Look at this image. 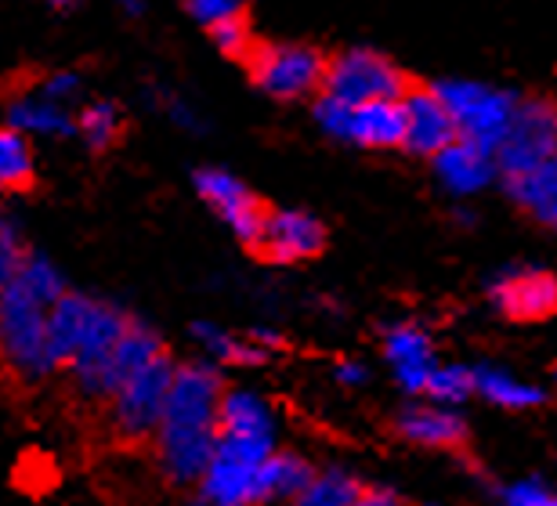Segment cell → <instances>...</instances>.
I'll list each match as a JSON object with an SVG mask.
<instances>
[{
	"label": "cell",
	"instance_id": "52a82bcc",
	"mask_svg": "<svg viewBox=\"0 0 557 506\" xmlns=\"http://www.w3.org/2000/svg\"><path fill=\"white\" fill-rule=\"evenodd\" d=\"M247 62L253 84L278 101H297L326 87L330 62L308 44H258Z\"/></svg>",
	"mask_w": 557,
	"mask_h": 506
},
{
	"label": "cell",
	"instance_id": "e575fe53",
	"mask_svg": "<svg viewBox=\"0 0 557 506\" xmlns=\"http://www.w3.org/2000/svg\"><path fill=\"white\" fill-rule=\"evenodd\" d=\"M116 4L124 8L127 15H141V11H145V0H116Z\"/></svg>",
	"mask_w": 557,
	"mask_h": 506
},
{
	"label": "cell",
	"instance_id": "7c38bea8",
	"mask_svg": "<svg viewBox=\"0 0 557 506\" xmlns=\"http://www.w3.org/2000/svg\"><path fill=\"white\" fill-rule=\"evenodd\" d=\"M403 116H406V141L403 149L417 152V156H438L449 149L453 141H460V131H456L453 112L445 109V101L438 91H406L403 98Z\"/></svg>",
	"mask_w": 557,
	"mask_h": 506
},
{
	"label": "cell",
	"instance_id": "2e32d148",
	"mask_svg": "<svg viewBox=\"0 0 557 506\" xmlns=\"http://www.w3.org/2000/svg\"><path fill=\"white\" fill-rule=\"evenodd\" d=\"M496 152L485 149V145H474V141H453L449 149L434 156V174L438 182L449 188L453 196H474L482 193L485 185H493L496 177Z\"/></svg>",
	"mask_w": 557,
	"mask_h": 506
},
{
	"label": "cell",
	"instance_id": "3957f363",
	"mask_svg": "<svg viewBox=\"0 0 557 506\" xmlns=\"http://www.w3.org/2000/svg\"><path fill=\"white\" fill-rule=\"evenodd\" d=\"M275 445L243 442V437H218L214 464L207 467L203 481L188 506H264L261 470L272 459Z\"/></svg>",
	"mask_w": 557,
	"mask_h": 506
},
{
	"label": "cell",
	"instance_id": "30bf717a",
	"mask_svg": "<svg viewBox=\"0 0 557 506\" xmlns=\"http://www.w3.org/2000/svg\"><path fill=\"white\" fill-rule=\"evenodd\" d=\"M193 185H196L199 199H203L207 207L228 224L236 239H243L247 246H258L269 210L261 207V199L253 196L236 174L221 171V166H199Z\"/></svg>",
	"mask_w": 557,
	"mask_h": 506
},
{
	"label": "cell",
	"instance_id": "7402d4cb",
	"mask_svg": "<svg viewBox=\"0 0 557 506\" xmlns=\"http://www.w3.org/2000/svg\"><path fill=\"white\" fill-rule=\"evenodd\" d=\"M507 193L529 218H536L540 224L557 232V160L532 174L507 177Z\"/></svg>",
	"mask_w": 557,
	"mask_h": 506
},
{
	"label": "cell",
	"instance_id": "ac0fdd59",
	"mask_svg": "<svg viewBox=\"0 0 557 506\" xmlns=\"http://www.w3.org/2000/svg\"><path fill=\"white\" fill-rule=\"evenodd\" d=\"M218 434L221 437H243V442H269L275 445V416L269 402L253 395L247 387H228L221 398L218 416Z\"/></svg>",
	"mask_w": 557,
	"mask_h": 506
},
{
	"label": "cell",
	"instance_id": "d4e9b609",
	"mask_svg": "<svg viewBox=\"0 0 557 506\" xmlns=\"http://www.w3.org/2000/svg\"><path fill=\"white\" fill-rule=\"evenodd\" d=\"M76 131H81V138L87 141V149L95 152H106L113 149L120 131H124V112H120L116 101H87V106L76 112Z\"/></svg>",
	"mask_w": 557,
	"mask_h": 506
},
{
	"label": "cell",
	"instance_id": "cb8c5ba5",
	"mask_svg": "<svg viewBox=\"0 0 557 506\" xmlns=\"http://www.w3.org/2000/svg\"><path fill=\"white\" fill-rule=\"evenodd\" d=\"M474 395L488 398L499 409H536V405H543V391L536 384H525V380L488 366L474 369Z\"/></svg>",
	"mask_w": 557,
	"mask_h": 506
},
{
	"label": "cell",
	"instance_id": "d6a6232c",
	"mask_svg": "<svg viewBox=\"0 0 557 506\" xmlns=\"http://www.w3.org/2000/svg\"><path fill=\"white\" fill-rule=\"evenodd\" d=\"M504 506H557V492H550L543 481H518L507 489Z\"/></svg>",
	"mask_w": 557,
	"mask_h": 506
},
{
	"label": "cell",
	"instance_id": "4316f807",
	"mask_svg": "<svg viewBox=\"0 0 557 506\" xmlns=\"http://www.w3.org/2000/svg\"><path fill=\"white\" fill-rule=\"evenodd\" d=\"M362 492L366 489L351 474H344V470H322V474H315V481L286 506H355Z\"/></svg>",
	"mask_w": 557,
	"mask_h": 506
},
{
	"label": "cell",
	"instance_id": "7a4b0ae2",
	"mask_svg": "<svg viewBox=\"0 0 557 506\" xmlns=\"http://www.w3.org/2000/svg\"><path fill=\"white\" fill-rule=\"evenodd\" d=\"M65 294H70V283L62 268L37 250L26 254L18 275L0 289V362L22 384H44L59 377L51 358L48 319Z\"/></svg>",
	"mask_w": 557,
	"mask_h": 506
},
{
	"label": "cell",
	"instance_id": "d6986e66",
	"mask_svg": "<svg viewBox=\"0 0 557 506\" xmlns=\"http://www.w3.org/2000/svg\"><path fill=\"white\" fill-rule=\"evenodd\" d=\"M398 434L423 448H460L467 442V423L453 409L413 405L398 416Z\"/></svg>",
	"mask_w": 557,
	"mask_h": 506
},
{
	"label": "cell",
	"instance_id": "4fadbf2b",
	"mask_svg": "<svg viewBox=\"0 0 557 506\" xmlns=\"http://www.w3.org/2000/svg\"><path fill=\"white\" fill-rule=\"evenodd\" d=\"M493 304L515 322H540L557 311V275L515 268L493 283Z\"/></svg>",
	"mask_w": 557,
	"mask_h": 506
},
{
	"label": "cell",
	"instance_id": "8992f818",
	"mask_svg": "<svg viewBox=\"0 0 557 506\" xmlns=\"http://www.w3.org/2000/svg\"><path fill=\"white\" fill-rule=\"evenodd\" d=\"M315 123L330 138L362 145V149H403V141H406L403 101L348 106V101H341V98L322 95L315 101Z\"/></svg>",
	"mask_w": 557,
	"mask_h": 506
},
{
	"label": "cell",
	"instance_id": "5bb4252c",
	"mask_svg": "<svg viewBox=\"0 0 557 506\" xmlns=\"http://www.w3.org/2000/svg\"><path fill=\"white\" fill-rule=\"evenodd\" d=\"M166 355V344L163 336L152 330V325H145L141 319H135L127 325V333L120 336L116 351L109 355V362L102 369V380H98V395L95 402H113L116 391L127 384V380H135L141 369H149L152 362H160Z\"/></svg>",
	"mask_w": 557,
	"mask_h": 506
},
{
	"label": "cell",
	"instance_id": "6da1fadb",
	"mask_svg": "<svg viewBox=\"0 0 557 506\" xmlns=\"http://www.w3.org/2000/svg\"><path fill=\"white\" fill-rule=\"evenodd\" d=\"M225 380L214 362H177L163 423L152 437L156 464L171 485H199L218 453V416Z\"/></svg>",
	"mask_w": 557,
	"mask_h": 506
},
{
	"label": "cell",
	"instance_id": "9c48e42d",
	"mask_svg": "<svg viewBox=\"0 0 557 506\" xmlns=\"http://www.w3.org/2000/svg\"><path fill=\"white\" fill-rule=\"evenodd\" d=\"M557 160V106L547 98L521 101L515 120L496 149V166L504 177L532 174Z\"/></svg>",
	"mask_w": 557,
	"mask_h": 506
},
{
	"label": "cell",
	"instance_id": "603a6c76",
	"mask_svg": "<svg viewBox=\"0 0 557 506\" xmlns=\"http://www.w3.org/2000/svg\"><path fill=\"white\" fill-rule=\"evenodd\" d=\"M311 481H315V470L305 456H294V453H272V459L264 464L261 470V496L264 506H286L289 499H297Z\"/></svg>",
	"mask_w": 557,
	"mask_h": 506
},
{
	"label": "cell",
	"instance_id": "5b68a950",
	"mask_svg": "<svg viewBox=\"0 0 557 506\" xmlns=\"http://www.w3.org/2000/svg\"><path fill=\"white\" fill-rule=\"evenodd\" d=\"M434 91L445 101V109L453 112L456 131L460 138L485 145V149H499L504 134L515 120V112L521 106V98L510 91H499V87L488 84H474V81H442L434 84Z\"/></svg>",
	"mask_w": 557,
	"mask_h": 506
},
{
	"label": "cell",
	"instance_id": "83f0119b",
	"mask_svg": "<svg viewBox=\"0 0 557 506\" xmlns=\"http://www.w3.org/2000/svg\"><path fill=\"white\" fill-rule=\"evenodd\" d=\"M467 395H474V369H467V366H438L431 373L428 391H423V398H431L438 405H456Z\"/></svg>",
	"mask_w": 557,
	"mask_h": 506
},
{
	"label": "cell",
	"instance_id": "f546056e",
	"mask_svg": "<svg viewBox=\"0 0 557 506\" xmlns=\"http://www.w3.org/2000/svg\"><path fill=\"white\" fill-rule=\"evenodd\" d=\"M210 40H214L218 48L228 54V59H250V51H253L247 18H228V22H221V26L210 29Z\"/></svg>",
	"mask_w": 557,
	"mask_h": 506
},
{
	"label": "cell",
	"instance_id": "e0dca14e",
	"mask_svg": "<svg viewBox=\"0 0 557 506\" xmlns=\"http://www.w3.org/2000/svg\"><path fill=\"white\" fill-rule=\"evenodd\" d=\"M384 355L387 362H392L398 384L406 391H413V395H423L431 384V373L438 369L434 362V344L431 336L420 330V325H395V330H387L384 336Z\"/></svg>",
	"mask_w": 557,
	"mask_h": 506
},
{
	"label": "cell",
	"instance_id": "836d02e7",
	"mask_svg": "<svg viewBox=\"0 0 557 506\" xmlns=\"http://www.w3.org/2000/svg\"><path fill=\"white\" fill-rule=\"evenodd\" d=\"M337 373H341V380H348V384H359V380L366 377V369L362 366H341Z\"/></svg>",
	"mask_w": 557,
	"mask_h": 506
},
{
	"label": "cell",
	"instance_id": "1f68e13d",
	"mask_svg": "<svg viewBox=\"0 0 557 506\" xmlns=\"http://www.w3.org/2000/svg\"><path fill=\"white\" fill-rule=\"evenodd\" d=\"M185 8L207 29H214L228 18H243V0H185Z\"/></svg>",
	"mask_w": 557,
	"mask_h": 506
},
{
	"label": "cell",
	"instance_id": "277c9868",
	"mask_svg": "<svg viewBox=\"0 0 557 506\" xmlns=\"http://www.w3.org/2000/svg\"><path fill=\"white\" fill-rule=\"evenodd\" d=\"M174 373H177V362L171 358V351H166L160 362L141 369L135 380H127V384L116 391V398L109 402V431H113L120 442H127V445L152 442L163 423V409H166V398H171Z\"/></svg>",
	"mask_w": 557,
	"mask_h": 506
},
{
	"label": "cell",
	"instance_id": "8fae6325",
	"mask_svg": "<svg viewBox=\"0 0 557 506\" xmlns=\"http://www.w3.org/2000/svg\"><path fill=\"white\" fill-rule=\"evenodd\" d=\"M322 246H326V229H322L319 218H311L305 210H269L253 250L275 264H297L322 254Z\"/></svg>",
	"mask_w": 557,
	"mask_h": 506
},
{
	"label": "cell",
	"instance_id": "f1b7e54d",
	"mask_svg": "<svg viewBox=\"0 0 557 506\" xmlns=\"http://www.w3.org/2000/svg\"><path fill=\"white\" fill-rule=\"evenodd\" d=\"M26 254H29V246H26V239H22L18 224L11 221L4 210H0V289H4L11 279L18 275Z\"/></svg>",
	"mask_w": 557,
	"mask_h": 506
},
{
	"label": "cell",
	"instance_id": "ba28073f",
	"mask_svg": "<svg viewBox=\"0 0 557 506\" xmlns=\"http://www.w3.org/2000/svg\"><path fill=\"white\" fill-rule=\"evenodd\" d=\"M406 76L403 70L384 59L381 51L351 48L341 51L326 65V87L322 95L341 98L348 106H370V101H403L406 98Z\"/></svg>",
	"mask_w": 557,
	"mask_h": 506
},
{
	"label": "cell",
	"instance_id": "ffe728a7",
	"mask_svg": "<svg viewBox=\"0 0 557 506\" xmlns=\"http://www.w3.org/2000/svg\"><path fill=\"white\" fill-rule=\"evenodd\" d=\"M8 127L18 134H37V138H76V116L70 109L54 106L40 95H26L8 106Z\"/></svg>",
	"mask_w": 557,
	"mask_h": 506
},
{
	"label": "cell",
	"instance_id": "4dcf8cb0",
	"mask_svg": "<svg viewBox=\"0 0 557 506\" xmlns=\"http://www.w3.org/2000/svg\"><path fill=\"white\" fill-rule=\"evenodd\" d=\"M37 95L54 101V106H62V109H73V101H81V95H84V76L73 70H59L40 84Z\"/></svg>",
	"mask_w": 557,
	"mask_h": 506
},
{
	"label": "cell",
	"instance_id": "484cf974",
	"mask_svg": "<svg viewBox=\"0 0 557 506\" xmlns=\"http://www.w3.org/2000/svg\"><path fill=\"white\" fill-rule=\"evenodd\" d=\"M33 185V149L29 138L18 131H0V188L4 193H22Z\"/></svg>",
	"mask_w": 557,
	"mask_h": 506
},
{
	"label": "cell",
	"instance_id": "d590c367",
	"mask_svg": "<svg viewBox=\"0 0 557 506\" xmlns=\"http://www.w3.org/2000/svg\"><path fill=\"white\" fill-rule=\"evenodd\" d=\"M76 4H81V0H51V8H59V11H70Z\"/></svg>",
	"mask_w": 557,
	"mask_h": 506
},
{
	"label": "cell",
	"instance_id": "9a60e30c",
	"mask_svg": "<svg viewBox=\"0 0 557 506\" xmlns=\"http://www.w3.org/2000/svg\"><path fill=\"white\" fill-rule=\"evenodd\" d=\"M98 300L102 297H87V294H76L70 289L59 304L51 308V319H48V341H51V358H54V369L65 373L73 366V358L81 355V347L91 333V322L98 314Z\"/></svg>",
	"mask_w": 557,
	"mask_h": 506
},
{
	"label": "cell",
	"instance_id": "44dd1931",
	"mask_svg": "<svg viewBox=\"0 0 557 506\" xmlns=\"http://www.w3.org/2000/svg\"><path fill=\"white\" fill-rule=\"evenodd\" d=\"M193 341L203 347L214 366H261L272 355L250 333H232L218 322H196Z\"/></svg>",
	"mask_w": 557,
	"mask_h": 506
}]
</instances>
